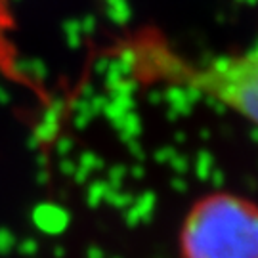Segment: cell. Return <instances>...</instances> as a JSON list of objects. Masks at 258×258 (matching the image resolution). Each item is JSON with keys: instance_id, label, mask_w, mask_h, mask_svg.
Here are the masks:
<instances>
[{"instance_id": "cell-1", "label": "cell", "mask_w": 258, "mask_h": 258, "mask_svg": "<svg viewBox=\"0 0 258 258\" xmlns=\"http://www.w3.org/2000/svg\"><path fill=\"white\" fill-rule=\"evenodd\" d=\"M151 61L168 81L258 126V42L235 52L201 57H185L165 46H155Z\"/></svg>"}, {"instance_id": "cell-2", "label": "cell", "mask_w": 258, "mask_h": 258, "mask_svg": "<svg viewBox=\"0 0 258 258\" xmlns=\"http://www.w3.org/2000/svg\"><path fill=\"white\" fill-rule=\"evenodd\" d=\"M184 258H258V205L231 194L199 199L182 226Z\"/></svg>"}]
</instances>
